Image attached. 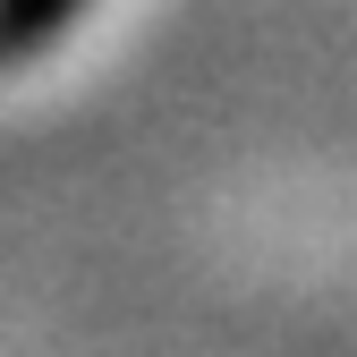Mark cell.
Listing matches in <instances>:
<instances>
[{
	"mask_svg": "<svg viewBox=\"0 0 357 357\" xmlns=\"http://www.w3.org/2000/svg\"><path fill=\"white\" fill-rule=\"evenodd\" d=\"M77 9H85V0H0V68L43 60V52L68 34V17H77Z\"/></svg>",
	"mask_w": 357,
	"mask_h": 357,
	"instance_id": "6da1fadb",
	"label": "cell"
}]
</instances>
